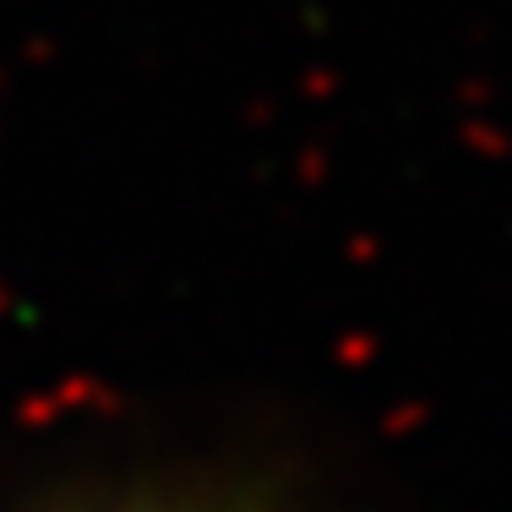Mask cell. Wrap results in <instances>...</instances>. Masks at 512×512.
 Listing matches in <instances>:
<instances>
[{
    "instance_id": "cell-1",
    "label": "cell",
    "mask_w": 512,
    "mask_h": 512,
    "mask_svg": "<svg viewBox=\"0 0 512 512\" xmlns=\"http://www.w3.org/2000/svg\"><path fill=\"white\" fill-rule=\"evenodd\" d=\"M88 512H235V507H207V502H120V507H88Z\"/></svg>"
}]
</instances>
